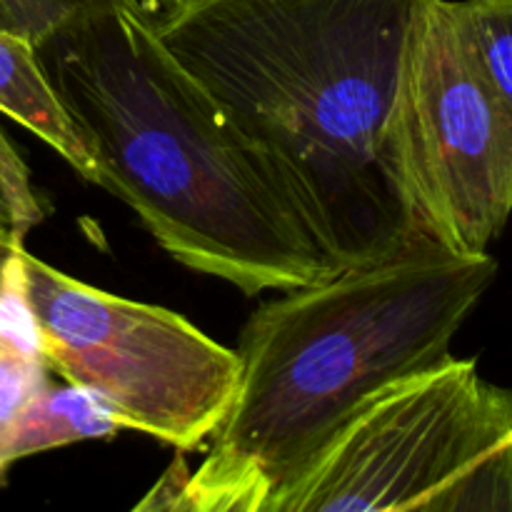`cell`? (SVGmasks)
<instances>
[{
	"label": "cell",
	"instance_id": "cell-14",
	"mask_svg": "<svg viewBox=\"0 0 512 512\" xmlns=\"http://www.w3.org/2000/svg\"><path fill=\"white\" fill-rule=\"evenodd\" d=\"M205 465L218 473V483H215L213 495H210L208 505H205L203 512H258L260 510L265 493H268V480L263 478L260 470L255 468L230 470V468H215V465L210 463Z\"/></svg>",
	"mask_w": 512,
	"mask_h": 512
},
{
	"label": "cell",
	"instance_id": "cell-5",
	"mask_svg": "<svg viewBox=\"0 0 512 512\" xmlns=\"http://www.w3.org/2000/svg\"><path fill=\"white\" fill-rule=\"evenodd\" d=\"M398 168L425 235L488 253L512 215V105L485 73L458 0H430L395 113Z\"/></svg>",
	"mask_w": 512,
	"mask_h": 512
},
{
	"label": "cell",
	"instance_id": "cell-12",
	"mask_svg": "<svg viewBox=\"0 0 512 512\" xmlns=\"http://www.w3.org/2000/svg\"><path fill=\"white\" fill-rule=\"evenodd\" d=\"M43 218L45 208L30 183L28 165L0 128V233L25 240Z\"/></svg>",
	"mask_w": 512,
	"mask_h": 512
},
{
	"label": "cell",
	"instance_id": "cell-1",
	"mask_svg": "<svg viewBox=\"0 0 512 512\" xmlns=\"http://www.w3.org/2000/svg\"><path fill=\"white\" fill-rule=\"evenodd\" d=\"M430 0H183L155 33L255 150L335 270L418 248L395 113Z\"/></svg>",
	"mask_w": 512,
	"mask_h": 512
},
{
	"label": "cell",
	"instance_id": "cell-13",
	"mask_svg": "<svg viewBox=\"0 0 512 512\" xmlns=\"http://www.w3.org/2000/svg\"><path fill=\"white\" fill-rule=\"evenodd\" d=\"M215 483H218L215 470L205 463L193 470L180 453L128 512H203Z\"/></svg>",
	"mask_w": 512,
	"mask_h": 512
},
{
	"label": "cell",
	"instance_id": "cell-2",
	"mask_svg": "<svg viewBox=\"0 0 512 512\" xmlns=\"http://www.w3.org/2000/svg\"><path fill=\"white\" fill-rule=\"evenodd\" d=\"M155 5H118L35 43L93 175L160 248L245 295L333 278L255 150L155 33Z\"/></svg>",
	"mask_w": 512,
	"mask_h": 512
},
{
	"label": "cell",
	"instance_id": "cell-10",
	"mask_svg": "<svg viewBox=\"0 0 512 512\" xmlns=\"http://www.w3.org/2000/svg\"><path fill=\"white\" fill-rule=\"evenodd\" d=\"M485 73L512 105V0H458Z\"/></svg>",
	"mask_w": 512,
	"mask_h": 512
},
{
	"label": "cell",
	"instance_id": "cell-9",
	"mask_svg": "<svg viewBox=\"0 0 512 512\" xmlns=\"http://www.w3.org/2000/svg\"><path fill=\"white\" fill-rule=\"evenodd\" d=\"M413 512H512V435L435 485Z\"/></svg>",
	"mask_w": 512,
	"mask_h": 512
},
{
	"label": "cell",
	"instance_id": "cell-15",
	"mask_svg": "<svg viewBox=\"0 0 512 512\" xmlns=\"http://www.w3.org/2000/svg\"><path fill=\"white\" fill-rule=\"evenodd\" d=\"M155 8H163V5H175V3H183V0H153Z\"/></svg>",
	"mask_w": 512,
	"mask_h": 512
},
{
	"label": "cell",
	"instance_id": "cell-4",
	"mask_svg": "<svg viewBox=\"0 0 512 512\" xmlns=\"http://www.w3.org/2000/svg\"><path fill=\"white\" fill-rule=\"evenodd\" d=\"M23 293L50 370L103 400L125 430L180 453L233 408L238 353L158 305L85 285L20 250Z\"/></svg>",
	"mask_w": 512,
	"mask_h": 512
},
{
	"label": "cell",
	"instance_id": "cell-8",
	"mask_svg": "<svg viewBox=\"0 0 512 512\" xmlns=\"http://www.w3.org/2000/svg\"><path fill=\"white\" fill-rule=\"evenodd\" d=\"M20 250L5 265L0 280V438L48 385L50 370L23 293Z\"/></svg>",
	"mask_w": 512,
	"mask_h": 512
},
{
	"label": "cell",
	"instance_id": "cell-6",
	"mask_svg": "<svg viewBox=\"0 0 512 512\" xmlns=\"http://www.w3.org/2000/svg\"><path fill=\"white\" fill-rule=\"evenodd\" d=\"M0 113L38 135L85 180H90L93 165L40 65L35 45L3 28H0Z\"/></svg>",
	"mask_w": 512,
	"mask_h": 512
},
{
	"label": "cell",
	"instance_id": "cell-11",
	"mask_svg": "<svg viewBox=\"0 0 512 512\" xmlns=\"http://www.w3.org/2000/svg\"><path fill=\"white\" fill-rule=\"evenodd\" d=\"M138 3L155 5L153 0H0V28L35 45L65 25L118 5Z\"/></svg>",
	"mask_w": 512,
	"mask_h": 512
},
{
	"label": "cell",
	"instance_id": "cell-3",
	"mask_svg": "<svg viewBox=\"0 0 512 512\" xmlns=\"http://www.w3.org/2000/svg\"><path fill=\"white\" fill-rule=\"evenodd\" d=\"M495 273L488 253L425 240L398 258L283 290L243 328L238 393L205 460L260 470L268 490L283 485L365 403L448 365Z\"/></svg>",
	"mask_w": 512,
	"mask_h": 512
},
{
	"label": "cell",
	"instance_id": "cell-7",
	"mask_svg": "<svg viewBox=\"0 0 512 512\" xmlns=\"http://www.w3.org/2000/svg\"><path fill=\"white\" fill-rule=\"evenodd\" d=\"M125 430L118 415L78 385H45L0 438V473L30 455Z\"/></svg>",
	"mask_w": 512,
	"mask_h": 512
}]
</instances>
